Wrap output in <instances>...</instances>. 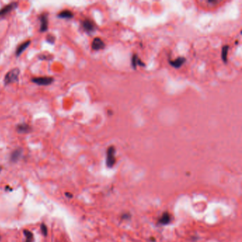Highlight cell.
I'll list each match as a JSON object with an SVG mask.
<instances>
[{"label":"cell","instance_id":"cell-1","mask_svg":"<svg viewBox=\"0 0 242 242\" xmlns=\"http://www.w3.org/2000/svg\"><path fill=\"white\" fill-rule=\"evenodd\" d=\"M20 70L19 68H14L8 72L4 78V84L9 85L10 83L18 82Z\"/></svg>","mask_w":242,"mask_h":242},{"label":"cell","instance_id":"cell-2","mask_svg":"<svg viewBox=\"0 0 242 242\" xmlns=\"http://www.w3.org/2000/svg\"><path fill=\"white\" fill-rule=\"evenodd\" d=\"M116 163L115 158V149L114 146H110L107 151L106 164L108 168H112Z\"/></svg>","mask_w":242,"mask_h":242},{"label":"cell","instance_id":"cell-3","mask_svg":"<svg viewBox=\"0 0 242 242\" xmlns=\"http://www.w3.org/2000/svg\"><path fill=\"white\" fill-rule=\"evenodd\" d=\"M31 81L38 85H49L53 82V78L50 77H38L32 78Z\"/></svg>","mask_w":242,"mask_h":242},{"label":"cell","instance_id":"cell-4","mask_svg":"<svg viewBox=\"0 0 242 242\" xmlns=\"http://www.w3.org/2000/svg\"><path fill=\"white\" fill-rule=\"evenodd\" d=\"M40 31L41 32H45L48 30V14H42L40 16Z\"/></svg>","mask_w":242,"mask_h":242},{"label":"cell","instance_id":"cell-5","mask_svg":"<svg viewBox=\"0 0 242 242\" xmlns=\"http://www.w3.org/2000/svg\"><path fill=\"white\" fill-rule=\"evenodd\" d=\"M17 6H18V3H16V2H13V3H11L5 6L0 10V16H4V15L9 14L12 10H14V9H16Z\"/></svg>","mask_w":242,"mask_h":242},{"label":"cell","instance_id":"cell-6","mask_svg":"<svg viewBox=\"0 0 242 242\" xmlns=\"http://www.w3.org/2000/svg\"><path fill=\"white\" fill-rule=\"evenodd\" d=\"M104 46H105V44H104V41L100 38H95L93 40V44H92V48L93 50L95 51L101 50V49L104 48Z\"/></svg>","mask_w":242,"mask_h":242},{"label":"cell","instance_id":"cell-7","mask_svg":"<svg viewBox=\"0 0 242 242\" xmlns=\"http://www.w3.org/2000/svg\"><path fill=\"white\" fill-rule=\"evenodd\" d=\"M30 44H31V41L30 40H26V41L23 42V44H21L20 46H19L18 48H16V56H19L21 53H22L23 51H24L29 46Z\"/></svg>","mask_w":242,"mask_h":242},{"label":"cell","instance_id":"cell-8","mask_svg":"<svg viewBox=\"0 0 242 242\" xmlns=\"http://www.w3.org/2000/svg\"><path fill=\"white\" fill-rule=\"evenodd\" d=\"M21 154H22V150L21 149H18L16 150H15L14 151H13V153L11 155L10 159L13 162H16L18 160L20 157L21 156Z\"/></svg>","mask_w":242,"mask_h":242},{"label":"cell","instance_id":"cell-9","mask_svg":"<svg viewBox=\"0 0 242 242\" xmlns=\"http://www.w3.org/2000/svg\"><path fill=\"white\" fill-rule=\"evenodd\" d=\"M58 17L61 19H72V17H73V14H72L70 11L68 10L62 11L61 12H60L59 14H58Z\"/></svg>","mask_w":242,"mask_h":242},{"label":"cell","instance_id":"cell-10","mask_svg":"<svg viewBox=\"0 0 242 242\" xmlns=\"http://www.w3.org/2000/svg\"><path fill=\"white\" fill-rule=\"evenodd\" d=\"M170 222V216L168 212H165L164 214H163L161 217H160L159 221L160 224H163V225H166V224H168L169 222Z\"/></svg>","mask_w":242,"mask_h":242},{"label":"cell","instance_id":"cell-11","mask_svg":"<svg viewBox=\"0 0 242 242\" xmlns=\"http://www.w3.org/2000/svg\"><path fill=\"white\" fill-rule=\"evenodd\" d=\"M82 26L84 27V29L86 30L87 31L91 32L93 31L94 29H95V26H94L93 23L91 21L88 20V19H86L82 22Z\"/></svg>","mask_w":242,"mask_h":242},{"label":"cell","instance_id":"cell-12","mask_svg":"<svg viewBox=\"0 0 242 242\" xmlns=\"http://www.w3.org/2000/svg\"><path fill=\"white\" fill-rule=\"evenodd\" d=\"M16 130L19 133H26L30 132L31 130V127L29 125H28L26 124H19L16 127Z\"/></svg>","mask_w":242,"mask_h":242},{"label":"cell","instance_id":"cell-13","mask_svg":"<svg viewBox=\"0 0 242 242\" xmlns=\"http://www.w3.org/2000/svg\"><path fill=\"white\" fill-rule=\"evenodd\" d=\"M185 59L184 58H178L176 60L173 61H170L171 65H173L175 68H180L183 64L185 63Z\"/></svg>","mask_w":242,"mask_h":242},{"label":"cell","instance_id":"cell-14","mask_svg":"<svg viewBox=\"0 0 242 242\" xmlns=\"http://www.w3.org/2000/svg\"><path fill=\"white\" fill-rule=\"evenodd\" d=\"M23 234L26 237L25 242H33V235L30 231L26 230L23 231Z\"/></svg>","mask_w":242,"mask_h":242},{"label":"cell","instance_id":"cell-15","mask_svg":"<svg viewBox=\"0 0 242 242\" xmlns=\"http://www.w3.org/2000/svg\"><path fill=\"white\" fill-rule=\"evenodd\" d=\"M228 50H229V46H225L222 49V59L224 62H226V58H227V53H228Z\"/></svg>","mask_w":242,"mask_h":242},{"label":"cell","instance_id":"cell-16","mask_svg":"<svg viewBox=\"0 0 242 242\" xmlns=\"http://www.w3.org/2000/svg\"><path fill=\"white\" fill-rule=\"evenodd\" d=\"M40 230H41L42 234L44 236H47V234H48V230H47V226L44 224H42L40 225Z\"/></svg>","mask_w":242,"mask_h":242},{"label":"cell","instance_id":"cell-17","mask_svg":"<svg viewBox=\"0 0 242 242\" xmlns=\"http://www.w3.org/2000/svg\"><path fill=\"white\" fill-rule=\"evenodd\" d=\"M46 40L50 44H54L55 38L53 35H48L46 37Z\"/></svg>","mask_w":242,"mask_h":242},{"label":"cell","instance_id":"cell-18","mask_svg":"<svg viewBox=\"0 0 242 242\" xmlns=\"http://www.w3.org/2000/svg\"><path fill=\"white\" fill-rule=\"evenodd\" d=\"M65 195H67L68 198H72V195H70V193H66Z\"/></svg>","mask_w":242,"mask_h":242},{"label":"cell","instance_id":"cell-19","mask_svg":"<svg viewBox=\"0 0 242 242\" xmlns=\"http://www.w3.org/2000/svg\"><path fill=\"white\" fill-rule=\"evenodd\" d=\"M1 170H2V167L0 166V172H1Z\"/></svg>","mask_w":242,"mask_h":242}]
</instances>
